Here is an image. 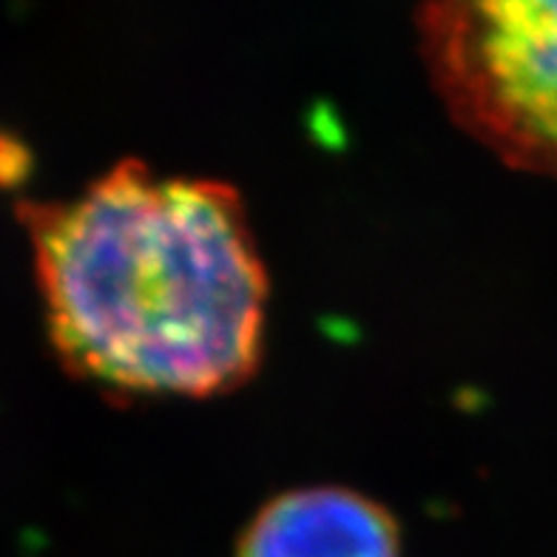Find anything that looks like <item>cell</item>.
<instances>
[{"mask_svg":"<svg viewBox=\"0 0 557 557\" xmlns=\"http://www.w3.org/2000/svg\"><path fill=\"white\" fill-rule=\"evenodd\" d=\"M418 37L463 132L515 169L557 176V0L433 3Z\"/></svg>","mask_w":557,"mask_h":557,"instance_id":"2","label":"cell"},{"mask_svg":"<svg viewBox=\"0 0 557 557\" xmlns=\"http://www.w3.org/2000/svg\"><path fill=\"white\" fill-rule=\"evenodd\" d=\"M54 352L117 396H216L262 359L268 271L234 185L123 160L26 202Z\"/></svg>","mask_w":557,"mask_h":557,"instance_id":"1","label":"cell"},{"mask_svg":"<svg viewBox=\"0 0 557 557\" xmlns=\"http://www.w3.org/2000/svg\"><path fill=\"white\" fill-rule=\"evenodd\" d=\"M236 557H404L396 518L347 486H301L253 515Z\"/></svg>","mask_w":557,"mask_h":557,"instance_id":"3","label":"cell"}]
</instances>
